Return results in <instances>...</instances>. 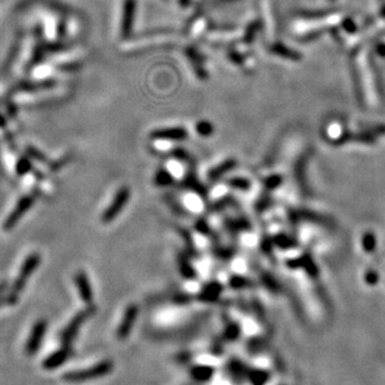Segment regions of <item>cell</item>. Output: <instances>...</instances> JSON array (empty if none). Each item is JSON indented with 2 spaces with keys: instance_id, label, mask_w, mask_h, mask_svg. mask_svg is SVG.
Instances as JSON below:
<instances>
[{
  "instance_id": "10",
  "label": "cell",
  "mask_w": 385,
  "mask_h": 385,
  "mask_svg": "<svg viewBox=\"0 0 385 385\" xmlns=\"http://www.w3.org/2000/svg\"><path fill=\"white\" fill-rule=\"evenodd\" d=\"M74 282L77 284L78 291H79V295L82 298V300L85 304L90 305L93 301V289L90 285L89 278H88L87 273L84 270H79V272L75 274Z\"/></svg>"
},
{
  "instance_id": "27",
  "label": "cell",
  "mask_w": 385,
  "mask_h": 385,
  "mask_svg": "<svg viewBox=\"0 0 385 385\" xmlns=\"http://www.w3.org/2000/svg\"><path fill=\"white\" fill-rule=\"evenodd\" d=\"M8 289V283L7 282H3L0 283V294L5 293V290Z\"/></svg>"
},
{
  "instance_id": "13",
  "label": "cell",
  "mask_w": 385,
  "mask_h": 385,
  "mask_svg": "<svg viewBox=\"0 0 385 385\" xmlns=\"http://www.w3.org/2000/svg\"><path fill=\"white\" fill-rule=\"evenodd\" d=\"M363 248L366 253H373L376 248V239L373 233H366L363 235Z\"/></svg>"
},
{
  "instance_id": "8",
  "label": "cell",
  "mask_w": 385,
  "mask_h": 385,
  "mask_svg": "<svg viewBox=\"0 0 385 385\" xmlns=\"http://www.w3.org/2000/svg\"><path fill=\"white\" fill-rule=\"evenodd\" d=\"M72 355L73 349L70 348V345H63L59 350L50 354V355L43 361V368L47 369V370H53V369L59 368L63 364L67 363L68 359Z\"/></svg>"
},
{
  "instance_id": "15",
  "label": "cell",
  "mask_w": 385,
  "mask_h": 385,
  "mask_svg": "<svg viewBox=\"0 0 385 385\" xmlns=\"http://www.w3.org/2000/svg\"><path fill=\"white\" fill-rule=\"evenodd\" d=\"M220 294V285L217 283H213V284L208 285L205 291H203V298L205 300H214L218 295Z\"/></svg>"
},
{
  "instance_id": "9",
  "label": "cell",
  "mask_w": 385,
  "mask_h": 385,
  "mask_svg": "<svg viewBox=\"0 0 385 385\" xmlns=\"http://www.w3.org/2000/svg\"><path fill=\"white\" fill-rule=\"evenodd\" d=\"M135 0H125L123 9V19H121L120 34L123 38L130 35L131 28H133L134 17H135Z\"/></svg>"
},
{
  "instance_id": "14",
  "label": "cell",
  "mask_w": 385,
  "mask_h": 385,
  "mask_svg": "<svg viewBox=\"0 0 385 385\" xmlns=\"http://www.w3.org/2000/svg\"><path fill=\"white\" fill-rule=\"evenodd\" d=\"M234 165H235V160L225 161V163H223L222 165H219L218 168H215L214 170H212V173H210V178L212 179L219 178L220 175H223L224 173H227V171L229 170V169H232Z\"/></svg>"
},
{
  "instance_id": "20",
  "label": "cell",
  "mask_w": 385,
  "mask_h": 385,
  "mask_svg": "<svg viewBox=\"0 0 385 385\" xmlns=\"http://www.w3.org/2000/svg\"><path fill=\"white\" fill-rule=\"evenodd\" d=\"M365 280L369 285H375L376 283H378L379 277L375 272H373V270H368L365 274Z\"/></svg>"
},
{
  "instance_id": "26",
  "label": "cell",
  "mask_w": 385,
  "mask_h": 385,
  "mask_svg": "<svg viewBox=\"0 0 385 385\" xmlns=\"http://www.w3.org/2000/svg\"><path fill=\"white\" fill-rule=\"evenodd\" d=\"M376 50H378V54L380 55V57H385V45L384 44H379L378 48H376Z\"/></svg>"
},
{
  "instance_id": "21",
  "label": "cell",
  "mask_w": 385,
  "mask_h": 385,
  "mask_svg": "<svg viewBox=\"0 0 385 385\" xmlns=\"http://www.w3.org/2000/svg\"><path fill=\"white\" fill-rule=\"evenodd\" d=\"M155 179H156V183L161 184V185L169 184L171 180V178L169 176V174H166L165 171H160V173H158V175H156Z\"/></svg>"
},
{
  "instance_id": "4",
  "label": "cell",
  "mask_w": 385,
  "mask_h": 385,
  "mask_svg": "<svg viewBox=\"0 0 385 385\" xmlns=\"http://www.w3.org/2000/svg\"><path fill=\"white\" fill-rule=\"evenodd\" d=\"M129 198H130V190H129V188L123 186V188L119 189V190L116 191L111 204L106 208V210L103 213V215H101V223L108 224L111 220L115 219V218L120 214L121 209L126 205Z\"/></svg>"
},
{
  "instance_id": "11",
  "label": "cell",
  "mask_w": 385,
  "mask_h": 385,
  "mask_svg": "<svg viewBox=\"0 0 385 385\" xmlns=\"http://www.w3.org/2000/svg\"><path fill=\"white\" fill-rule=\"evenodd\" d=\"M154 138L158 139H171V140H181L186 138V130L180 128L175 129H164V130H158L153 134Z\"/></svg>"
},
{
  "instance_id": "7",
  "label": "cell",
  "mask_w": 385,
  "mask_h": 385,
  "mask_svg": "<svg viewBox=\"0 0 385 385\" xmlns=\"http://www.w3.org/2000/svg\"><path fill=\"white\" fill-rule=\"evenodd\" d=\"M138 313L139 309L135 304H131V305H129L128 308L125 309V313H124L121 323L119 324L118 331H116V336H118L119 339L128 338L131 329H133L134 324H135L136 318H138Z\"/></svg>"
},
{
  "instance_id": "2",
  "label": "cell",
  "mask_w": 385,
  "mask_h": 385,
  "mask_svg": "<svg viewBox=\"0 0 385 385\" xmlns=\"http://www.w3.org/2000/svg\"><path fill=\"white\" fill-rule=\"evenodd\" d=\"M96 311L95 305H88L87 308L80 310L72 320L69 321L67 326L63 329L62 334H60V341H62V345H70V344L74 341V339L77 338L78 331H79L80 326L87 321V319H89L90 316H93Z\"/></svg>"
},
{
  "instance_id": "12",
  "label": "cell",
  "mask_w": 385,
  "mask_h": 385,
  "mask_svg": "<svg viewBox=\"0 0 385 385\" xmlns=\"http://www.w3.org/2000/svg\"><path fill=\"white\" fill-rule=\"evenodd\" d=\"M191 375L197 380L205 381L210 379V376L213 375V369L209 368V366H198V368L192 369Z\"/></svg>"
},
{
  "instance_id": "18",
  "label": "cell",
  "mask_w": 385,
  "mask_h": 385,
  "mask_svg": "<svg viewBox=\"0 0 385 385\" xmlns=\"http://www.w3.org/2000/svg\"><path fill=\"white\" fill-rule=\"evenodd\" d=\"M273 50H274L275 53H278V54L283 55V57L291 58V59H295V58H299V55H296L295 53H293V52H291V50H288L287 48H283L282 45H275V47H273Z\"/></svg>"
},
{
  "instance_id": "24",
  "label": "cell",
  "mask_w": 385,
  "mask_h": 385,
  "mask_svg": "<svg viewBox=\"0 0 385 385\" xmlns=\"http://www.w3.org/2000/svg\"><path fill=\"white\" fill-rule=\"evenodd\" d=\"M238 334H239V329H238L237 326L233 325V326H230L229 329H228L227 338H229V339H234V338H237Z\"/></svg>"
},
{
  "instance_id": "19",
  "label": "cell",
  "mask_w": 385,
  "mask_h": 385,
  "mask_svg": "<svg viewBox=\"0 0 385 385\" xmlns=\"http://www.w3.org/2000/svg\"><path fill=\"white\" fill-rule=\"evenodd\" d=\"M180 269H181V273H183L184 277L191 278L192 275H194V272H192V269H191L190 264L188 263V260L183 259V258L180 259Z\"/></svg>"
},
{
  "instance_id": "5",
  "label": "cell",
  "mask_w": 385,
  "mask_h": 385,
  "mask_svg": "<svg viewBox=\"0 0 385 385\" xmlns=\"http://www.w3.org/2000/svg\"><path fill=\"white\" fill-rule=\"evenodd\" d=\"M34 203L35 198L32 197V195H24V197L20 198V199L18 200L17 205L14 207V209L12 210V213H10L7 217V219H5L3 228H4L5 230L13 229V228L19 223V220L27 214L28 210L34 205Z\"/></svg>"
},
{
  "instance_id": "25",
  "label": "cell",
  "mask_w": 385,
  "mask_h": 385,
  "mask_svg": "<svg viewBox=\"0 0 385 385\" xmlns=\"http://www.w3.org/2000/svg\"><path fill=\"white\" fill-rule=\"evenodd\" d=\"M232 184L234 186H238V188L242 189L247 188V186L249 185V184L247 183V180H243V179H234V180H232Z\"/></svg>"
},
{
  "instance_id": "16",
  "label": "cell",
  "mask_w": 385,
  "mask_h": 385,
  "mask_svg": "<svg viewBox=\"0 0 385 385\" xmlns=\"http://www.w3.org/2000/svg\"><path fill=\"white\" fill-rule=\"evenodd\" d=\"M18 303V294L15 293H8V294H0V308L2 306H10L15 305Z\"/></svg>"
},
{
  "instance_id": "22",
  "label": "cell",
  "mask_w": 385,
  "mask_h": 385,
  "mask_svg": "<svg viewBox=\"0 0 385 385\" xmlns=\"http://www.w3.org/2000/svg\"><path fill=\"white\" fill-rule=\"evenodd\" d=\"M265 380H267V374L257 371V373H254V375H253V383H255L257 385L264 384Z\"/></svg>"
},
{
  "instance_id": "3",
  "label": "cell",
  "mask_w": 385,
  "mask_h": 385,
  "mask_svg": "<svg viewBox=\"0 0 385 385\" xmlns=\"http://www.w3.org/2000/svg\"><path fill=\"white\" fill-rule=\"evenodd\" d=\"M40 262H42V258L38 253H32L30 255H28L27 259L23 263L22 268L19 270V274H18L17 279H15L14 284L12 287V291L15 294H19L23 289L27 285L28 279L33 275V273L38 269Z\"/></svg>"
},
{
  "instance_id": "6",
  "label": "cell",
  "mask_w": 385,
  "mask_h": 385,
  "mask_svg": "<svg viewBox=\"0 0 385 385\" xmlns=\"http://www.w3.org/2000/svg\"><path fill=\"white\" fill-rule=\"evenodd\" d=\"M47 328H48V323L43 319L38 320L37 323L33 325L32 331H30V335L28 338L27 345H25V351L29 356L35 355L39 350L40 345H42L43 338L45 336V333H47Z\"/></svg>"
},
{
  "instance_id": "17",
  "label": "cell",
  "mask_w": 385,
  "mask_h": 385,
  "mask_svg": "<svg viewBox=\"0 0 385 385\" xmlns=\"http://www.w3.org/2000/svg\"><path fill=\"white\" fill-rule=\"evenodd\" d=\"M30 169H32V164H30V161L28 160L27 158H22L18 160L17 173L19 174V175H24V174H27Z\"/></svg>"
},
{
  "instance_id": "1",
  "label": "cell",
  "mask_w": 385,
  "mask_h": 385,
  "mask_svg": "<svg viewBox=\"0 0 385 385\" xmlns=\"http://www.w3.org/2000/svg\"><path fill=\"white\" fill-rule=\"evenodd\" d=\"M113 363L110 360H103L100 363L95 364V365L90 366V368L69 371V373L64 374L63 379L68 381V383H84L87 380H92V379L108 375L113 370Z\"/></svg>"
},
{
  "instance_id": "23",
  "label": "cell",
  "mask_w": 385,
  "mask_h": 385,
  "mask_svg": "<svg viewBox=\"0 0 385 385\" xmlns=\"http://www.w3.org/2000/svg\"><path fill=\"white\" fill-rule=\"evenodd\" d=\"M212 125L208 123H202L198 125V130H199L200 134H203V135H208V134L212 133Z\"/></svg>"
}]
</instances>
